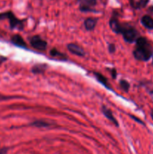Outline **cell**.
I'll use <instances>...</instances> for the list:
<instances>
[{"mask_svg": "<svg viewBox=\"0 0 153 154\" xmlns=\"http://www.w3.org/2000/svg\"><path fill=\"white\" fill-rule=\"evenodd\" d=\"M152 65H153V58H152Z\"/></svg>", "mask_w": 153, "mask_h": 154, "instance_id": "24", "label": "cell"}, {"mask_svg": "<svg viewBox=\"0 0 153 154\" xmlns=\"http://www.w3.org/2000/svg\"><path fill=\"white\" fill-rule=\"evenodd\" d=\"M120 34L122 35L124 40L128 43H133L136 42V38L139 37V32L136 29L130 26L123 25V24L122 26Z\"/></svg>", "mask_w": 153, "mask_h": 154, "instance_id": "3", "label": "cell"}, {"mask_svg": "<svg viewBox=\"0 0 153 154\" xmlns=\"http://www.w3.org/2000/svg\"><path fill=\"white\" fill-rule=\"evenodd\" d=\"M98 20L95 18L89 17L87 18L85 21H84V26H85L86 29L88 31H92L94 29L96 25H97Z\"/></svg>", "mask_w": 153, "mask_h": 154, "instance_id": "12", "label": "cell"}, {"mask_svg": "<svg viewBox=\"0 0 153 154\" xmlns=\"http://www.w3.org/2000/svg\"><path fill=\"white\" fill-rule=\"evenodd\" d=\"M101 111H102V113H103L105 117L108 119V120H110V121L112 122V123H114V124H115L116 126H118V121H117V120L115 118V117L113 116L112 111H111L110 110L107 108V107L103 105L101 108Z\"/></svg>", "mask_w": 153, "mask_h": 154, "instance_id": "9", "label": "cell"}, {"mask_svg": "<svg viewBox=\"0 0 153 154\" xmlns=\"http://www.w3.org/2000/svg\"><path fill=\"white\" fill-rule=\"evenodd\" d=\"M141 23L148 29H153V18L149 15H144L140 20Z\"/></svg>", "mask_w": 153, "mask_h": 154, "instance_id": "11", "label": "cell"}, {"mask_svg": "<svg viewBox=\"0 0 153 154\" xmlns=\"http://www.w3.org/2000/svg\"><path fill=\"white\" fill-rule=\"evenodd\" d=\"M110 74H111V76H112V78H113V79H116V76H117V72L116 70V69H110Z\"/></svg>", "mask_w": 153, "mask_h": 154, "instance_id": "19", "label": "cell"}, {"mask_svg": "<svg viewBox=\"0 0 153 154\" xmlns=\"http://www.w3.org/2000/svg\"><path fill=\"white\" fill-rule=\"evenodd\" d=\"M30 45L34 49L43 51L46 49L47 42L42 39L39 35H34L30 39Z\"/></svg>", "mask_w": 153, "mask_h": 154, "instance_id": "4", "label": "cell"}, {"mask_svg": "<svg viewBox=\"0 0 153 154\" xmlns=\"http://www.w3.org/2000/svg\"><path fill=\"white\" fill-rule=\"evenodd\" d=\"M151 117H152V119L153 120V108H152V111H151Z\"/></svg>", "mask_w": 153, "mask_h": 154, "instance_id": "23", "label": "cell"}, {"mask_svg": "<svg viewBox=\"0 0 153 154\" xmlns=\"http://www.w3.org/2000/svg\"><path fill=\"white\" fill-rule=\"evenodd\" d=\"M136 48L133 51V55L136 60L146 62L153 55V48L148 39L139 36L136 40Z\"/></svg>", "mask_w": 153, "mask_h": 154, "instance_id": "1", "label": "cell"}, {"mask_svg": "<svg viewBox=\"0 0 153 154\" xmlns=\"http://www.w3.org/2000/svg\"><path fill=\"white\" fill-rule=\"evenodd\" d=\"M108 51H109V52L110 53V54H113V53H115L116 51V46L114 44H110L109 45H108Z\"/></svg>", "mask_w": 153, "mask_h": 154, "instance_id": "18", "label": "cell"}, {"mask_svg": "<svg viewBox=\"0 0 153 154\" xmlns=\"http://www.w3.org/2000/svg\"><path fill=\"white\" fill-rule=\"evenodd\" d=\"M46 69H47V66L46 64L34 65L32 68V72L33 74H35V75H39V74L44 73Z\"/></svg>", "mask_w": 153, "mask_h": 154, "instance_id": "14", "label": "cell"}, {"mask_svg": "<svg viewBox=\"0 0 153 154\" xmlns=\"http://www.w3.org/2000/svg\"><path fill=\"white\" fill-rule=\"evenodd\" d=\"M10 42H11V43L14 45H15L16 47H19V48H26L27 46L26 43L24 41V39L22 38V36L18 34L14 35L11 37V38H10Z\"/></svg>", "mask_w": 153, "mask_h": 154, "instance_id": "7", "label": "cell"}, {"mask_svg": "<svg viewBox=\"0 0 153 154\" xmlns=\"http://www.w3.org/2000/svg\"><path fill=\"white\" fill-rule=\"evenodd\" d=\"M120 87L124 90V92H128L129 89H130V84L128 82L125 80H121L119 81Z\"/></svg>", "mask_w": 153, "mask_h": 154, "instance_id": "17", "label": "cell"}, {"mask_svg": "<svg viewBox=\"0 0 153 154\" xmlns=\"http://www.w3.org/2000/svg\"><path fill=\"white\" fill-rule=\"evenodd\" d=\"M130 117H131V118H133V120H135V121H136V122H137V123H140V124H142V125H144V123H143V122H142V120H139V118H137V117H134V116H133V115H130Z\"/></svg>", "mask_w": 153, "mask_h": 154, "instance_id": "20", "label": "cell"}, {"mask_svg": "<svg viewBox=\"0 0 153 154\" xmlns=\"http://www.w3.org/2000/svg\"><path fill=\"white\" fill-rule=\"evenodd\" d=\"M110 27L112 29V32H114L116 34H120V31H121L122 26V24H121L119 23V21L117 20V18L116 17H111V19L110 20Z\"/></svg>", "mask_w": 153, "mask_h": 154, "instance_id": "8", "label": "cell"}, {"mask_svg": "<svg viewBox=\"0 0 153 154\" xmlns=\"http://www.w3.org/2000/svg\"><path fill=\"white\" fill-rule=\"evenodd\" d=\"M31 125L36 126V127H46V126H50L47 122L44 121V120H36V121L32 123Z\"/></svg>", "mask_w": 153, "mask_h": 154, "instance_id": "16", "label": "cell"}, {"mask_svg": "<svg viewBox=\"0 0 153 154\" xmlns=\"http://www.w3.org/2000/svg\"><path fill=\"white\" fill-rule=\"evenodd\" d=\"M8 20L9 24H10V27L11 29H17L19 30L23 29V22L18 18L16 17L14 13L10 11L6 12H3V13H0V20Z\"/></svg>", "mask_w": 153, "mask_h": 154, "instance_id": "2", "label": "cell"}, {"mask_svg": "<svg viewBox=\"0 0 153 154\" xmlns=\"http://www.w3.org/2000/svg\"><path fill=\"white\" fill-rule=\"evenodd\" d=\"M6 60H7V58H6V57H1V56H0V65L2 63H4V61H6Z\"/></svg>", "mask_w": 153, "mask_h": 154, "instance_id": "22", "label": "cell"}, {"mask_svg": "<svg viewBox=\"0 0 153 154\" xmlns=\"http://www.w3.org/2000/svg\"><path fill=\"white\" fill-rule=\"evenodd\" d=\"M67 48L68 50L71 54H74V55L78 56V57H84L85 56V51H84V50L82 48H80L79 45H76V44H68Z\"/></svg>", "mask_w": 153, "mask_h": 154, "instance_id": "6", "label": "cell"}, {"mask_svg": "<svg viewBox=\"0 0 153 154\" xmlns=\"http://www.w3.org/2000/svg\"><path fill=\"white\" fill-rule=\"evenodd\" d=\"M94 77H95L96 79H97V81H98L100 84H101L104 87H106L107 90H110V86L108 84L107 79H106L102 74L98 73V72H94Z\"/></svg>", "mask_w": 153, "mask_h": 154, "instance_id": "13", "label": "cell"}, {"mask_svg": "<svg viewBox=\"0 0 153 154\" xmlns=\"http://www.w3.org/2000/svg\"><path fill=\"white\" fill-rule=\"evenodd\" d=\"M8 149L7 148H2L0 149V154H6L7 153Z\"/></svg>", "mask_w": 153, "mask_h": 154, "instance_id": "21", "label": "cell"}, {"mask_svg": "<svg viewBox=\"0 0 153 154\" xmlns=\"http://www.w3.org/2000/svg\"><path fill=\"white\" fill-rule=\"evenodd\" d=\"M149 0H129L130 6L134 9H141L145 8Z\"/></svg>", "mask_w": 153, "mask_h": 154, "instance_id": "10", "label": "cell"}, {"mask_svg": "<svg viewBox=\"0 0 153 154\" xmlns=\"http://www.w3.org/2000/svg\"><path fill=\"white\" fill-rule=\"evenodd\" d=\"M50 56H52V57H56V58H58V59H62L63 60H66V56L64 55V54H63L62 53L59 52L58 51H57L56 48H52V50H50Z\"/></svg>", "mask_w": 153, "mask_h": 154, "instance_id": "15", "label": "cell"}, {"mask_svg": "<svg viewBox=\"0 0 153 154\" xmlns=\"http://www.w3.org/2000/svg\"><path fill=\"white\" fill-rule=\"evenodd\" d=\"M80 9L82 11H94L92 7L96 5L97 0H79Z\"/></svg>", "mask_w": 153, "mask_h": 154, "instance_id": "5", "label": "cell"}]
</instances>
